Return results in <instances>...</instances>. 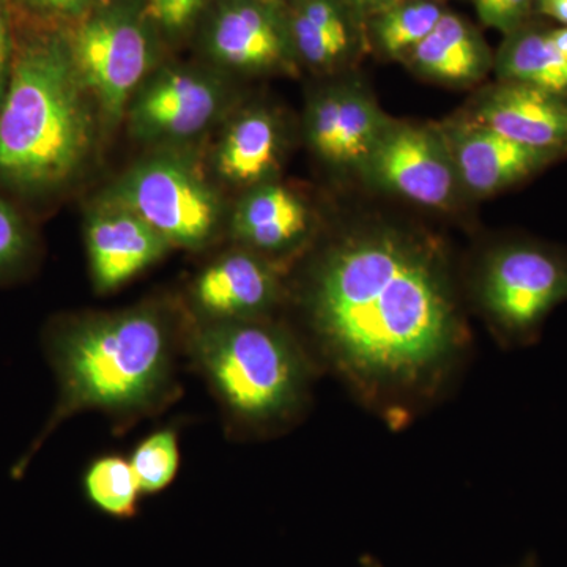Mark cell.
I'll list each match as a JSON object with an SVG mask.
<instances>
[{"mask_svg": "<svg viewBox=\"0 0 567 567\" xmlns=\"http://www.w3.org/2000/svg\"><path fill=\"white\" fill-rule=\"evenodd\" d=\"M536 9L567 28V0H536Z\"/></svg>", "mask_w": 567, "mask_h": 567, "instance_id": "30", "label": "cell"}, {"mask_svg": "<svg viewBox=\"0 0 567 567\" xmlns=\"http://www.w3.org/2000/svg\"><path fill=\"white\" fill-rule=\"evenodd\" d=\"M13 21L65 31L106 0H9Z\"/></svg>", "mask_w": 567, "mask_h": 567, "instance_id": "25", "label": "cell"}, {"mask_svg": "<svg viewBox=\"0 0 567 567\" xmlns=\"http://www.w3.org/2000/svg\"><path fill=\"white\" fill-rule=\"evenodd\" d=\"M284 133L274 112L251 107L235 115L213 153V167L224 182L257 186L270 182L281 163Z\"/></svg>", "mask_w": 567, "mask_h": 567, "instance_id": "18", "label": "cell"}, {"mask_svg": "<svg viewBox=\"0 0 567 567\" xmlns=\"http://www.w3.org/2000/svg\"><path fill=\"white\" fill-rule=\"evenodd\" d=\"M95 112L65 33L14 22L13 63L0 104V185L39 197L73 182L92 153Z\"/></svg>", "mask_w": 567, "mask_h": 567, "instance_id": "2", "label": "cell"}, {"mask_svg": "<svg viewBox=\"0 0 567 567\" xmlns=\"http://www.w3.org/2000/svg\"><path fill=\"white\" fill-rule=\"evenodd\" d=\"M279 293L274 267L257 252H233L205 268L194 297L219 320H254L275 305Z\"/></svg>", "mask_w": 567, "mask_h": 567, "instance_id": "16", "label": "cell"}, {"mask_svg": "<svg viewBox=\"0 0 567 567\" xmlns=\"http://www.w3.org/2000/svg\"><path fill=\"white\" fill-rule=\"evenodd\" d=\"M445 11L435 0H399L368 21V40L385 58L404 61L434 31Z\"/></svg>", "mask_w": 567, "mask_h": 567, "instance_id": "21", "label": "cell"}, {"mask_svg": "<svg viewBox=\"0 0 567 567\" xmlns=\"http://www.w3.org/2000/svg\"><path fill=\"white\" fill-rule=\"evenodd\" d=\"M89 499L112 517H132L141 487L132 464L122 457L96 461L85 476Z\"/></svg>", "mask_w": 567, "mask_h": 567, "instance_id": "22", "label": "cell"}, {"mask_svg": "<svg viewBox=\"0 0 567 567\" xmlns=\"http://www.w3.org/2000/svg\"><path fill=\"white\" fill-rule=\"evenodd\" d=\"M390 122L364 89L353 84L331 85L309 102L306 140L328 166L363 173Z\"/></svg>", "mask_w": 567, "mask_h": 567, "instance_id": "11", "label": "cell"}, {"mask_svg": "<svg viewBox=\"0 0 567 567\" xmlns=\"http://www.w3.org/2000/svg\"><path fill=\"white\" fill-rule=\"evenodd\" d=\"M462 188L491 196L539 173L561 153L529 147L477 122L442 130Z\"/></svg>", "mask_w": 567, "mask_h": 567, "instance_id": "12", "label": "cell"}, {"mask_svg": "<svg viewBox=\"0 0 567 567\" xmlns=\"http://www.w3.org/2000/svg\"><path fill=\"white\" fill-rule=\"evenodd\" d=\"M85 240L93 282L100 292L128 282L171 248L136 213L107 197L92 212Z\"/></svg>", "mask_w": 567, "mask_h": 567, "instance_id": "13", "label": "cell"}, {"mask_svg": "<svg viewBox=\"0 0 567 567\" xmlns=\"http://www.w3.org/2000/svg\"><path fill=\"white\" fill-rule=\"evenodd\" d=\"M505 37L494 55L498 81L567 93V61L555 47L550 31H540L527 24Z\"/></svg>", "mask_w": 567, "mask_h": 567, "instance_id": "20", "label": "cell"}, {"mask_svg": "<svg viewBox=\"0 0 567 567\" xmlns=\"http://www.w3.org/2000/svg\"><path fill=\"white\" fill-rule=\"evenodd\" d=\"M475 298L499 344H536L547 317L567 301V254L533 241L496 246L477 270Z\"/></svg>", "mask_w": 567, "mask_h": 567, "instance_id": "6", "label": "cell"}, {"mask_svg": "<svg viewBox=\"0 0 567 567\" xmlns=\"http://www.w3.org/2000/svg\"><path fill=\"white\" fill-rule=\"evenodd\" d=\"M550 37L555 47L558 48V51L567 61V28L554 29V31H550Z\"/></svg>", "mask_w": 567, "mask_h": 567, "instance_id": "31", "label": "cell"}, {"mask_svg": "<svg viewBox=\"0 0 567 567\" xmlns=\"http://www.w3.org/2000/svg\"><path fill=\"white\" fill-rule=\"evenodd\" d=\"M141 492H158L169 486L178 468L177 436L173 431L156 432L134 451L132 462Z\"/></svg>", "mask_w": 567, "mask_h": 567, "instance_id": "23", "label": "cell"}, {"mask_svg": "<svg viewBox=\"0 0 567 567\" xmlns=\"http://www.w3.org/2000/svg\"><path fill=\"white\" fill-rule=\"evenodd\" d=\"M229 100V85L212 66L162 63L134 93L125 117L137 141L177 145L207 132Z\"/></svg>", "mask_w": 567, "mask_h": 567, "instance_id": "9", "label": "cell"}, {"mask_svg": "<svg viewBox=\"0 0 567 567\" xmlns=\"http://www.w3.org/2000/svg\"><path fill=\"white\" fill-rule=\"evenodd\" d=\"M481 22L503 35L528 24L536 0H472Z\"/></svg>", "mask_w": 567, "mask_h": 567, "instance_id": "27", "label": "cell"}, {"mask_svg": "<svg viewBox=\"0 0 567 567\" xmlns=\"http://www.w3.org/2000/svg\"><path fill=\"white\" fill-rule=\"evenodd\" d=\"M420 76L450 85L480 82L494 69V54L480 32L456 13L445 11L434 31L404 61Z\"/></svg>", "mask_w": 567, "mask_h": 567, "instance_id": "19", "label": "cell"}, {"mask_svg": "<svg viewBox=\"0 0 567 567\" xmlns=\"http://www.w3.org/2000/svg\"><path fill=\"white\" fill-rule=\"evenodd\" d=\"M472 121L529 147L567 153V93L499 81L477 100Z\"/></svg>", "mask_w": 567, "mask_h": 567, "instance_id": "14", "label": "cell"}, {"mask_svg": "<svg viewBox=\"0 0 567 567\" xmlns=\"http://www.w3.org/2000/svg\"><path fill=\"white\" fill-rule=\"evenodd\" d=\"M311 212L293 189L275 182L252 186L230 218L234 237L254 252H282L308 235Z\"/></svg>", "mask_w": 567, "mask_h": 567, "instance_id": "17", "label": "cell"}, {"mask_svg": "<svg viewBox=\"0 0 567 567\" xmlns=\"http://www.w3.org/2000/svg\"><path fill=\"white\" fill-rule=\"evenodd\" d=\"M306 309L328 363L391 423L442 398L468 353L445 257L390 227L331 245L312 270Z\"/></svg>", "mask_w": 567, "mask_h": 567, "instance_id": "1", "label": "cell"}, {"mask_svg": "<svg viewBox=\"0 0 567 567\" xmlns=\"http://www.w3.org/2000/svg\"><path fill=\"white\" fill-rule=\"evenodd\" d=\"M31 234L20 213L0 196V276L9 274L31 251Z\"/></svg>", "mask_w": 567, "mask_h": 567, "instance_id": "26", "label": "cell"}, {"mask_svg": "<svg viewBox=\"0 0 567 567\" xmlns=\"http://www.w3.org/2000/svg\"><path fill=\"white\" fill-rule=\"evenodd\" d=\"M62 379L58 415L80 409L128 410L147 404L169 369V338L151 309L93 317L71 324L54 342Z\"/></svg>", "mask_w": 567, "mask_h": 567, "instance_id": "3", "label": "cell"}, {"mask_svg": "<svg viewBox=\"0 0 567 567\" xmlns=\"http://www.w3.org/2000/svg\"><path fill=\"white\" fill-rule=\"evenodd\" d=\"M363 567H380V566L377 565L375 561H372V559H364Z\"/></svg>", "mask_w": 567, "mask_h": 567, "instance_id": "33", "label": "cell"}, {"mask_svg": "<svg viewBox=\"0 0 567 567\" xmlns=\"http://www.w3.org/2000/svg\"><path fill=\"white\" fill-rule=\"evenodd\" d=\"M193 39L223 74H295L301 66L284 0H212Z\"/></svg>", "mask_w": 567, "mask_h": 567, "instance_id": "8", "label": "cell"}, {"mask_svg": "<svg viewBox=\"0 0 567 567\" xmlns=\"http://www.w3.org/2000/svg\"><path fill=\"white\" fill-rule=\"evenodd\" d=\"M71 62L106 125L125 117L145 80L162 65L164 44L144 0H106L63 31Z\"/></svg>", "mask_w": 567, "mask_h": 567, "instance_id": "5", "label": "cell"}, {"mask_svg": "<svg viewBox=\"0 0 567 567\" xmlns=\"http://www.w3.org/2000/svg\"><path fill=\"white\" fill-rule=\"evenodd\" d=\"M516 567H540L539 559L536 558V555H528V557Z\"/></svg>", "mask_w": 567, "mask_h": 567, "instance_id": "32", "label": "cell"}, {"mask_svg": "<svg viewBox=\"0 0 567 567\" xmlns=\"http://www.w3.org/2000/svg\"><path fill=\"white\" fill-rule=\"evenodd\" d=\"M212 0H144L145 13L164 47L193 39Z\"/></svg>", "mask_w": 567, "mask_h": 567, "instance_id": "24", "label": "cell"}, {"mask_svg": "<svg viewBox=\"0 0 567 567\" xmlns=\"http://www.w3.org/2000/svg\"><path fill=\"white\" fill-rule=\"evenodd\" d=\"M199 354L226 404L248 423L286 420L303 402V353L271 324L221 320L200 336Z\"/></svg>", "mask_w": 567, "mask_h": 567, "instance_id": "4", "label": "cell"}, {"mask_svg": "<svg viewBox=\"0 0 567 567\" xmlns=\"http://www.w3.org/2000/svg\"><path fill=\"white\" fill-rule=\"evenodd\" d=\"M14 52V22L9 0H0V104L10 81Z\"/></svg>", "mask_w": 567, "mask_h": 567, "instance_id": "28", "label": "cell"}, {"mask_svg": "<svg viewBox=\"0 0 567 567\" xmlns=\"http://www.w3.org/2000/svg\"><path fill=\"white\" fill-rule=\"evenodd\" d=\"M363 173L386 192L429 208L456 200L458 182L442 130L390 122Z\"/></svg>", "mask_w": 567, "mask_h": 567, "instance_id": "10", "label": "cell"}, {"mask_svg": "<svg viewBox=\"0 0 567 567\" xmlns=\"http://www.w3.org/2000/svg\"><path fill=\"white\" fill-rule=\"evenodd\" d=\"M300 65L319 73L344 69L368 43L365 24L346 0H284Z\"/></svg>", "mask_w": 567, "mask_h": 567, "instance_id": "15", "label": "cell"}, {"mask_svg": "<svg viewBox=\"0 0 567 567\" xmlns=\"http://www.w3.org/2000/svg\"><path fill=\"white\" fill-rule=\"evenodd\" d=\"M349 3L350 9L354 11L358 18L368 24L369 20L382 13L388 7L399 2V0H346Z\"/></svg>", "mask_w": 567, "mask_h": 567, "instance_id": "29", "label": "cell"}, {"mask_svg": "<svg viewBox=\"0 0 567 567\" xmlns=\"http://www.w3.org/2000/svg\"><path fill=\"white\" fill-rule=\"evenodd\" d=\"M107 199L136 213L171 246L200 249L221 229L218 192L196 164L175 153H159L132 167Z\"/></svg>", "mask_w": 567, "mask_h": 567, "instance_id": "7", "label": "cell"}]
</instances>
